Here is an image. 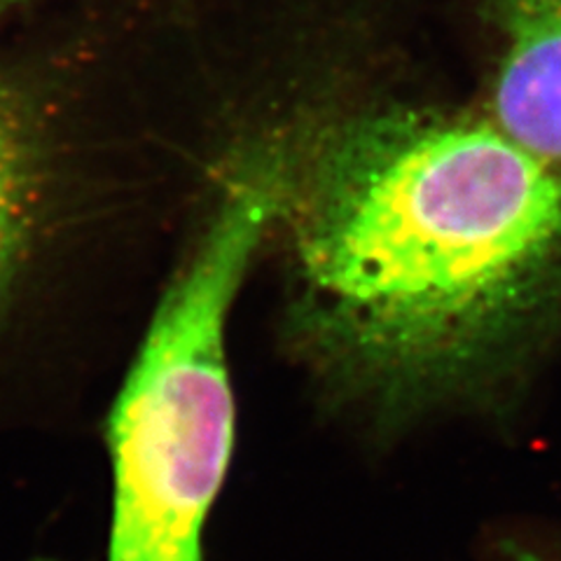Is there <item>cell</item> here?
Masks as SVG:
<instances>
[{
    "mask_svg": "<svg viewBox=\"0 0 561 561\" xmlns=\"http://www.w3.org/2000/svg\"><path fill=\"white\" fill-rule=\"evenodd\" d=\"M503 51L494 80L496 125L561 167V0H484Z\"/></svg>",
    "mask_w": 561,
    "mask_h": 561,
    "instance_id": "277c9868",
    "label": "cell"
},
{
    "mask_svg": "<svg viewBox=\"0 0 561 561\" xmlns=\"http://www.w3.org/2000/svg\"><path fill=\"white\" fill-rule=\"evenodd\" d=\"M41 3L45 0H0V22L20 20V14L35 10Z\"/></svg>",
    "mask_w": 561,
    "mask_h": 561,
    "instance_id": "8992f818",
    "label": "cell"
},
{
    "mask_svg": "<svg viewBox=\"0 0 561 561\" xmlns=\"http://www.w3.org/2000/svg\"><path fill=\"white\" fill-rule=\"evenodd\" d=\"M117 45L94 8L0 35V433L70 428L99 375L94 313L136 192Z\"/></svg>",
    "mask_w": 561,
    "mask_h": 561,
    "instance_id": "7a4b0ae2",
    "label": "cell"
},
{
    "mask_svg": "<svg viewBox=\"0 0 561 561\" xmlns=\"http://www.w3.org/2000/svg\"><path fill=\"white\" fill-rule=\"evenodd\" d=\"M297 340L325 398L393 437L511 398L561 300V167L494 119L365 113L293 171Z\"/></svg>",
    "mask_w": 561,
    "mask_h": 561,
    "instance_id": "6da1fadb",
    "label": "cell"
},
{
    "mask_svg": "<svg viewBox=\"0 0 561 561\" xmlns=\"http://www.w3.org/2000/svg\"><path fill=\"white\" fill-rule=\"evenodd\" d=\"M267 227L253 197L216 199L150 313L103 416L113 478L103 561H208L237 440L227 316Z\"/></svg>",
    "mask_w": 561,
    "mask_h": 561,
    "instance_id": "3957f363",
    "label": "cell"
},
{
    "mask_svg": "<svg viewBox=\"0 0 561 561\" xmlns=\"http://www.w3.org/2000/svg\"><path fill=\"white\" fill-rule=\"evenodd\" d=\"M482 561H561V519L507 515L484 526Z\"/></svg>",
    "mask_w": 561,
    "mask_h": 561,
    "instance_id": "5b68a950",
    "label": "cell"
}]
</instances>
